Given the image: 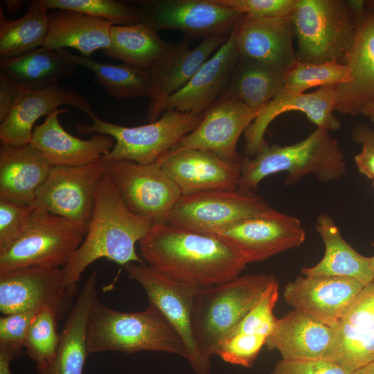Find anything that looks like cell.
Here are the masks:
<instances>
[{
  "mask_svg": "<svg viewBox=\"0 0 374 374\" xmlns=\"http://www.w3.org/2000/svg\"><path fill=\"white\" fill-rule=\"evenodd\" d=\"M141 258L179 282L205 287L232 280L249 262L233 246L212 235L154 224L139 241Z\"/></svg>",
  "mask_w": 374,
  "mask_h": 374,
  "instance_id": "cell-1",
  "label": "cell"
},
{
  "mask_svg": "<svg viewBox=\"0 0 374 374\" xmlns=\"http://www.w3.org/2000/svg\"><path fill=\"white\" fill-rule=\"evenodd\" d=\"M153 224L127 208L107 170L95 193L91 217L83 241L62 268L65 285L76 294L82 273L100 258L122 266L143 262L136 251V244Z\"/></svg>",
  "mask_w": 374,
  "mask_h": 374,
  "instance_id": "cell-2",
  "label": "cell"
},
{
  "mask_svg": "<svg viewBox=\"0 0 374 374\" xmlns=\"http://www.w3.org/2000/svg\"><path fill=\"white\" fill-rule=\"evenodd\" d=\"M280 172L288 174L287 185L310 175L329 182L341 178L346 165L337 139L329 131L317 127L299 142L283 146L266 144L253 157L242 159L238 189L253 192L263 179Z\"/></svg>",
  "mask_w": 374,
  "mask_h": 374,
  "instance_id": "cell-3",
  "label": "cell"
},
{
  "mask_svg": "<svg viewBox=\"0 0 374 374\" xmlns=\"http://www.w3.org/2000/svg\"><path fill=\"white\" fill-rule=\"evenodd\" d=\"M89 355L107 351L133 354L141 351L170 353L188 359L180 336L155 306L123 312L97 299L91 310L87 328Z\"/></svg>",
  "mask_w": 374,
  "mask_h": 374,
  "instance_id": "cell-4",
  "label": "cell"
},
{
  "mask_svg": "<svg viewBox=\"0 0 374 374\" xmlns=\"http://www.w3.org/2000/svg\"><path fill=\"white\" fill-rule=\"evenodd\" d=\"M275 279L266 274H247L199 288L193 305L192 327L197 349L206 362L211 364L224 337Z\"/></svg>",
  "mask_w": 374,
  "mask_h": 374,
  "instance_id": "cell-5",
  "label": "cell"
},
{
  "mask_svg": "<svg viewBox=\"0 0 374 374\" xmlns=\"http://www.w3.org/2000/svg\"><path fill=\"white\" fill-rule=\"evenodd\" d=\"M291 15L298 60L346 64L359 24L346 1L297 0Z\"/></svg>",
  "mask_w": 374,
  "mask_h": 374,
  "instance_id": "cell-6",
  "label": "cell"
},
{
  "mask_svg": "<svg viewBox=\"0 0 374 374\" xmlns=\"http://www.w3.org/2000/svg\"><path fill=\"white\" fill-rule=\"evenodd\" d=\"M203 115L166 110L153 122L128 127L105 121L93 112L89 115L92 124H78L75 129L80 134L97 133L114 139V148L103 157L107 161L125 160L151 164L172 150L185 136L193 131Z\"/></svg>",
  "mask_w": 374,
  "mask_h": 374,
  "instance_id": "cell-7",
  "label": "cell"
},
{
  "mask_svg": "<svg viewBox=\"0 0 374 374\" xmlns=\"http://www.w3.org/2000/svg\"><path fill=\"white\" fill-rule=\"evenodd\" d=\"M86 232L83 226L34 206L21 234L0 252V274L33 266L63 268Z\"/></svg>",
  "mask_w": 374,
  "mask_h": 374,
  "instance_id": "cell-8",
  "label": "cell"
},
{
  "mask_svg": "<svg viewBox=\"0 0 374 374\" xmlns=\"http://www.w3.org/2000/svg\"><path fill=\"white\" fill-rule=\"evenodd\" d=\"M129 278L138 283L150 304L159 310L181 338L190 366L196 374H210L197 349L192 327V310L200 287L174 280L154 269L145 262H130L123 266Z\"/></svg>",
  "mask_w": 374,
  "mask_h": 374,
  "instance_id": "cell-9",
  "label": "cell"
},
{
  "mask_svg": "<svg viewBox=\"0 0 374 374\" xmlns=\"http://www.w3.org/2000/svg\"><path fill=\"white\" fill-rule=\"evenodd\" d=\"M139 22L158 31L176 30L203 39L229 35L244 15L215 0L136 1Z\"/></svg>",
  "mask_w": 374,
  "mask_h": 374,
  "instance_id": "cell-10",
  "label": "cell"
},
{
  "mask_svg": "<svg viewBox=\"0 0 374 374\" xmlns=\"http://www.w3.org/2000/svg\"><path fill=\"white\" fill-rule=\"evenodd\" d=\"M107 162V172L127 208L154 224L167 223L182 194L161 168L157 163Z\"/></svg>",
  "mask_w": 374,
  "mask_h": 374,
  "instance_id": "cell-11",
  "label": "cell"
},
{
  "mask_svg": "<svg viewBox=\"0 0 374 374\" xmlns=\"http://www.w3.org/2000/svg\"><path fill=\"white\" fill-rule=\"evenodd\" d=\"M269 208L266 201L253 192L238 188L202 191L182 195L167 223L210 235Z\"/></svg>",
  "mask_w": 374,
  "mask_h": 374,
  "instance_id": "cell-12",
  "label": "cell"
},
{
  "mask_svg": "<svg viewBox=\"0 0 374 374\" xmlns=\"http://www.w3.org/2000/svg\"><path fill=\"white\" fill-rule=\"evenodd\" d=\"M103 157L80 166H52L33 206L87 229L98 184L107 170Z\"/></svg>",
  "mask_w": 374,
  "mask_h": 374,
  "instance_id": "cell-13",
  "label": "cell"
},
{
  "mask_svg": "<svg viewBox=\"0 0 374 374\" xmlns=\"http://www.w3.org/2000/svg\"><path fill=\"white\" fill-rule=\"evenodd\" d=\"M241 252L249 263L260 262L296 248L306 237L296 217L271 208L242 219L213 233Z\"/></svg>",
  "mask_w": 374,
  "mask_h": 374,
  "instance_id": "cell-14",
  "label": "cell"
},
{
  "mask_svg": "<svg viewBox=\"0 0 374 374\" xmlns=\"http://www.w3.org/2000/svg\"><path fill=\"white\" fill-rule=\"evenodd\" d=\"M76 294L64 284L62 267L33 266L0 274V312L53 310L60 320Z\"/></svg>",
  "mask_w": 374,
  "mask_h": 374,
  "instance_id": "cell-15",
  "label": "cell"
},
{
  "mask_svg": "<svg viewBox=\"0 0 374 374\" xmlns=\"http://www.w3.org/2000/svg\"><path fill=\"white\" fill-rule=\"evenodd\" d=\"M258 112L238 100L220 97L204 113L196 128L171 151L202 150L226 161L240 162L242 159L237 152L238 139Z\"/></svg>",
  "mask_w": 374,
  "mask_h": 374,
  "instance_id": "cell-16",
  "label": "cell"
},
{
  "mask_svg": "<svg viewBox=\"0 0 374 374\" xmlns=\"http://www.w3.org/2000/svg\"><path fill=\"white\" fill-rule=\"evenodd\" d=\"M229 35H217L203 39L194 48L185 37L161 56L148 69L152 95L148 108L149 123L158 119L159 107L169 96L183 88L199 69L226 41Z\"/></svg>",
  "mask_w": 374,
  "mask_h": 374,
  "instance_id": "cell-17",
  "label": "cell"
},
{
  "mask_svg": "<svg viewBox=\"0 0 374 374\" xmlns=\"http://www.w3.org/2000/svg\"><path fill=\"white\" fill-rule=\"evenodd\" d=\"M233 30L241 56L282 74L298 60L293 45L295 31L292 15L253 18L244 15Z\"/></svg>",
  "mask_w": 374,
  "mask_h": 374,
  "instance_id": "cell-18",
  "label": "cell"
},
{
  "mask_svg": "<svg viewBox=\"0 0 374 374\" xmlns=\"http://www.w3.org/2000/svg\"><path fill=\"white\" fill-rule=\"evenodd\" d=\"M366 285L348 277L299 276L284 290L285 302L334 328Z\"/></svg>",
  "mask_w": 374,
  "mask_h": 374,
  "instance_id": "cell-19",
  "label": "cell"
},
{
  "mask_svg": "<svg viewBox=\"0 0 374 374\" xmlns=\"http://www.w3.org/2000/svg\"><path fill=\"white\" fill-rule=\"evenodd\" d=\"M336 86L319 87L311 93H294L283 89L263 107L245 130V152L252 157L266 144L265 134L271 122L286 112L299 111L317 127L337 131L341 123L334 115Z\"/></svg>",
  "mask_w": 374,
  "mask_h": 374,
  "instance_id": "cell-20",
  "label": "cell"
},
{
  "mask_svg": "<svg viewBox=\"0 0 374 374\" xmlns=\"http://www.w3.org/2000/svg\"><path fill=\"white\" fill-rule=\"evenodd\" d=\"M241 161H226L205 150L184 149L171 151L156 163L181 194L187 195L206 190L238 189Z\"/></svg>",
  "mask_w": 374,
  "mask_h": 374,
  "instance_id": "cell-21",
  "label": "cell"
},
{
  "mask_svg": "<svg viewBox=\"0 0 374 374\" xmlns=\"http://www.w3.org/2000/svg\"><path fill=\"white\" fill-rule=\"evenodd\" d=\"M239 57L232 30L188 82L161 103L159 115L166 110L204 114L224 93Z\"/></svg>",
  "mask_w": 374,
  "mask_h": 374,
  "instance_id": "cell-22",
  "label": "cell"
},
{
  "mask_svg": "<svg viewBox=\"0 0 374 374\" xmlns=\"http://www.w3.org/2000/svg\"><path fill=\"white\" fill-rule=\"evenodd\" d=\"M75 107L93 113L88 100L77 91L60 84L39 89H26L10 114L0 123L1 145L23 146L30 143L34 125L60 106Z\"/></svg>",
  "mask_w": 374,
  "mask_h": 374,
  "instance_id": "cell-23",
  "label": "cell"
},
{
  "mask_svg": "<svg viewBox=\"0 0 374 374\" xmlns=\"http://www.w3.org/2000/svg\"><path fill=\"white\" fill-rule=\"evenodd\" d=\"M67 109H57L45 121L35 126L30 143L52 166H80L93 163L114 148V139L96 134L89 139H79L67 132L60 123L59 116Z\"/></svg>",
  "mask_w": 374,
  "mask_h": 374,
  "instance_id": "cell-24",
  "label": "cell"
},
{
  "mask_svg": "<svg viewBox=\"0 0 374 374\" xmlns=\"http://www.w3.org/2000/svg\"><path fill=\"white\" fill-rule=\"evenodd\" d=\"M97 273L92 272L81 287L60 332L54 357L36 374H83L89 355L87 328L89 314L98 299Z\"/></svg>",
  "mask_w": 374,
  "mask_h": 374,
  "instance_id": "cell-25",
  "label": "cell"
},
{
  "mask_svg": "<svg viewBox=\"0 0 374 374\" xmlns=\"http://www.w3.org/2000/svg\"><path fill=\"white\" fill-rule=\"evenodd\" d=\"M349 79L336 85L335 111L355 116L374 101V15L367 13L358 24L353 46L347 57Z\"/></svg>",
  "mask_w": 374,
  "mask_h": 374,
  "instance_id": "cell-26",
  "label": "cell"
},
{
  "mask_svg": "<svg viewBox=\"0 0 374 374\" xmlns=\"http://www.w3.org/2000/svg\"><path fill=\"white\" fill-rule=\"evenodd\" d=\"M52 166L31 144L1 145L0 148V199L21 206H33L39 188Z\"/></svg>",
  "mask_w": 374,
  "mask_h": 374,
  "instance_id": "cell-27",
  "label": "cell"
},
{
  "mask_svg": "<svg viewBox=\"0 0 374 374\" xmlns=\"http://www.w3.org/2000/svg\"><path fill=\"white\" fill-rule=\"evenodd\" d=\"M333 332V328L294 310L277 319L265 344L269 350H278L283 359L323 358Z\"/></svg>",
  "mask_w": 374,
  "mask_h": 374,
  "instance_id": "cell-28",
  "label": "cell"
},
{
  "mask_svg": "<svg viewBox=\"0 0 374 374\" xmlns=\"http://www.w3.org/2000/svg\"><path fill=\"white\" fill-rule=\"evenodd\" d=\"M48 33L44 46L57 51L72 48L86 57L110 44L113 24L80 12L53 9L48 11Z\"/></svg>",
  "mask_w": 374,
  "mask_h": 374,
  "instance_id": "cell-29",
  "label": "cell"
},
{
  "mask_svg": "<svg viewBox=\"0 0 374 374\" xmlns=\"http://www.w3.org/2000/svg\"><path fill=\"white\" fill-rule=\"evenodd\" d=\"M316 229L324 244L322 259L315 265L302 269L304 276H341L357 279L366 285L373 280L370 258L358 253L341 236L332 218L321 213Z\"/></svg>",
  "mask_w": 374,
  "mask_h": 374,
  "instance_id": "cell-30",
  "label": "cell"
},
{
  "mask_svg": "<svg viewBox=\"0 0 374 374\" xmlns=\"http://www.w3.org/2000/svg\"><path fill=\"white\" fill-rule=\"evenodd\" d=\"M0 64V71L27 89L59 84L62 80L75 75L79 67L57 50L44 46Z\"/></svg>",
  "mask_w": 374,
  "mask_h": 374,
  "instance_id": "cell-31",
  "label": "cell"
},
{
  "mask_svg": "<svg viewBox=\"0 0 374 374\" xmlns=\"http://www.w3.org/2000/svg\"><path fill=\"white\" fill-rule=\"evenodd\" d=\"M283 89V74L240 55L221 97L238 100L260 111Z\"/></svg>",
  "mask_w": 374,
  "mask_h": 374,
  "instance_id": "cell-32",
  "label": "cell"
},
{
  "mask_svg": "<svg viewBox=\"0 0 374 374\" xmlns=\"http://www.w3.org/2000/svg\"><path fill=\"white\" fill-rule=\"evenodd\" d=\"M171 46L159 35L158 31L142 24L113 25L110 44L103 53L123 63L149 69Z\"/></svg>",
  "mask_w": 374,
  "mask_h": 374,
  "instance_id": "cell-33",
  "label": "cell"
},
{
  "mask_svg": "<svg viewBox=\"0 0 374 374\" xmlns=\"http://www.w3.org/2000/svg\"><path fill=\"white\" fill-rule=\"evenodd\" d=\"M62 55L93 73L94 81L116 99L150 98L152 82L148 69L124 63L113 64L100 62L90 57L75 55L66 48L57 50Z\"/></svg>",
  "mask_w": 374,
  "mask_h": 374,
  "instance_id": "cell-34",
  "label": "cell"
},
{
  "mask_svg": "<svg viewBox=\"0 0 374 374\" xmlns=\"http://www.w3.org/2000/svg\"><path fill=\"white\" fill-rule=\"evenodd\" d=\"M28 10L16 19H8L0 8V60L15 58L44 45L48 33V10L39 0L28 3Z\"/></svg>",
  "mask_w": 374,
  "mask_h": 374,
  "instance_id": "cell-35",
  "label": "cell"
},
{
  "mask_svg": "<svg viewBox=\"0 0 374 374\" xmlns=\"http://www.w3.org/2000/svg\"><path fill=\"white\" fill-rule=\"evenodd\" d=\"M349 79V69L337 61L324 63L297 60L283 74L284 89L294 93H305L314 87L336 86Z\"/></svg>",
  "mask_w": 374,
  "mask_h": 374,
  "instance_id": "cell-36",
  "label": "cell"
},
{
  "mask_svg": "<svg viewBox=\"0 0 374 374\" xmlns=\"http://www.w3.org/2000/svg\"><path fill=\"white\" fill-rule=\"evenodd\" d=\"M57 321L58 317L53 310L44 308L38 311L31 322L24 348L27 355L35 362L36 368L48 363L55 354L60 341Z\"/></svg>",
  "mask_w": 374,
  "mask_h": 374,
  "instance_id": "cell-37",
  "label": "cell"
},
{
  "mask_svg": "<svg viewBox=\"0 0 374 374\" xmlns=\"http://www.w3.org/2000/svg\"><path fill=\"white\" fill-rule=\"evenodd\" d=\"M48 10L75 11L101 18L113 25H132L139 22L136 8L115 0H39Z\"/></svg>",
  "mask_w": 374,
  "mask_h": 374,
  "instance_id": "cell-38",
  "label": "cell"
},
{
  "mask_svg": "<svg viewBox=\"0 0 374 374\" xmlns=\"http://www.w3.org/2000/svg\"><path fill=\"white\" fill-rule=\"evenodd\" d=\"M278 284L275 279L269 285L247 314L227 335L245 333L260 335L268 337L277 320L274 315L273 310L278 300Z\"/></svg>",
  "mask_w": 374,
  "mask_h": 374,
  "instance_id": "cell-39",
  "label": "cell"
},
{
  "mask_svg": "<svg viewBox=\"0 0 374 374\" xmlns=\"http://www.w3.org/2000/svg\"><path fill=\"white\" fill-rule=\"evenodd\" d=\"M362 337H374V281L365 285L336 325Z\"/></svg>",
  "mask_w": 374,
  "mask_h": 374,
  "instance_id": "cell-40",
  "label": "cell"
},
{
  "mask_svg": "<svg viewBox=\"0 0 374 374\" xmlns=\"http://www.w3.org/2000/svg\"><path fill=\"white\" fill-rule=\"evenodd\" d=\"M267 337L238 333L227 335L218 346L215 355L229 364L249 368L253 366Z\"/></svg>",
  "mask_w": 374,
  "mask_h": 374,
  "instance_id": "cell-41",
  "label": "cell"
},
{
  "mask_svg": "<svg viewBox=\"0 0 374 374\" xmlns=\"http://www.w3.org/2000/svg\"><path fill=\"white\" fill-rule=\"evenodd\" d=\"M39 310L22 311L1 316L0 350L12 354L16 358L22 354L28 330Z\"/></svg>",
  "mask_w": 374,
  "mask_h": 374,
  "instance_id": "cell-42",
  "label": "cell"
},
{
  "mask_svg": "<svg viewBox=\"0 0 374 374\" xmlns=\"http://www.w3.org/2000/svg\"><path fill=\"white\" fill-rule=\"evenodd\" d=\"M253 18H271L291 15L297 0H215Z\"/></svg>",
  "mask_w": 374,
  "mask_h": 374,
  "instance_id": "cell-43",
  "label": "cell"
},
{
  "mask_svg": "<svg viewBox=\"0 0 374 374\" xmlns=\"http://www.w3.org/2000/svg\"><path fill=\"white\" fill-rule=\"evenodd\" d=\"M34 206H21L0 199V252L21 234Z\"/></svg>",
  "mask_w": 374,
  "mask_h": 374,
  "instance_id": "cell-44",
  "label": "cell"
},
{
  "mask_svg": "<svg viewBox=\"0 0 374 374\" xmlns=\"http://www.w3.org/2000/svg\"><path fill=\"white\" fill-rule=\"evenodd\" d=\"M353 372L332 360L319 358L280 359L270 374H352Z\"/></svg>",
  "mask_w": 374,
  "mask_h": 374,
  "instance_id": "cell-45",
  "label": "cell"
},
{
  "mask_svg": "<svg viewBox=\"0 0 374 374\" xmlns=\"http://www.w3.org/2000/svg\"><path fill=\"white\" fill-rule=\"evenodd\" d=\"M26 89L0 71V123L10 114Z\"/></svg>",
  "mask_w": 374,
  "mask_h": 374,
  "instance_id": "cell-46",
  "label": "cell"
},
{
  "mask_svg": "<svg viewBox=\"0 0 374 374\" xmlns=\"http://www.w3.org/2000/svg\"><path fill=\"white\" fill-rule=\"evenodd\" d=\"M355 165L359 172L374 180V147L363 144L361 151L354 157Z\"/></svg>",
  "mask_w": 374,
  "mask_h": 374,
  "instance_id": "cell-47",
  "label": "cell"
},
{
  "mask_svg": "<svg viewBox=\"0 0 374 374\" xmlns=\"http://www.w3.org/2000/svg\"><path fill=\"white\" fill-rule=\"evenodd\" d=\"M352 137L355 142L368 144L374 147V130L364 124H358L353 130Z\"/></svg>",
  "mask_w": 374,
  "mask_h": 374,
  "instance_id": "cell-48",
  "label": "cell"
},
{
  "mask_svg": "<svg viewBox=\"0 0 374 374\" xmlns=\"http://www.w3.org/2000/svg\"><path fill=\"white\" fill-rule=\"evenodd\" d=\"M16 358L11 354L0 350V374H12L10 368V363Z\"/></svg>",
  "mask_w": 374,
  "mask_h": 374,
  "instance_id": "cell-49",
  "label": "cell"
},
{
  "mask_svg": "<svg viewBox=\"0 0 374 374\" xmlns=\"http://www.w3.org/2000/svg\"><path fill=\"white\" fill-rule=\"evenodd\" d=\"M8 12L12 14L18 12L24 4V1L21 0H7L4 1Z\"/></svg>",
  "mask_w": 374,
  "mask_h": 374,
  "instance_id": "cell-50",
  "label": "cell"
},
{
  "mask_svg": "<svg viewBox=\"0 0 374 374\" xmlns=\"http://www.w3.org/2000/svg\"><path fill=\"white\" fill-rule=\"evenodd\" d=\"M361 114L368 116L374 123V101L366 104L362 108Z\"/></svg>",
  "mask_w": 374,
  "mask_h": 374,
  "instance_id": "cell-51",
  "label": "cell"
},
{
  "mask_svg": "<svg viewBox=\"0 0 374 374\" xmlns=\"http://www.w3.org/2000/svg\"><path fill=\"white\" fill-rule=\"evenodd\" d=\"M352 374H374V361L355 371Z\"/></svg>",
  "mask_w": 374,
  "mask_h": 374,
  "instance_id": "cell-52",
  "label": "cell"
},
{
  "mask_svg": "<svg viewBox=\"0 0 374 374\" xmlns=\"http://www.w3.org/2000/svg\"><path fill=\"white\" fill-rule=\"evenodd\" d=\"M370 258V264H371V268L372 271V276H373V280L374 281V256L372 257H369Z\"/></svg>",
  "mask_w": 374,
  "mask_h": 374,
  "instance_id": "cell-53",
  "label": "cell"
},
{
  "mask_svg": "<svg viewBox=\"0 0 374 374\" xmlns=\"http://www.w3.org/2000/svg\"><path fill=\"white\" fill-rule=\"evenodd\" d=\"M373 188H374V180L373 181Z\"/></svg>",
  "mask_w": 374,
  "mask_h": 374,
  "instance_id": "cell-54",
  "label": "cell"
}]
</instances>
